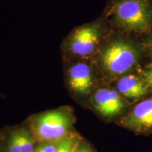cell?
Listing matches in <instances>:
<instances>
[{
	"label": "cell",
	"instance_id": "6da1fadb",
	"mask_svg": "<svg viewBox=\"0 0 152 152\" xmlns=\"http://www.w3.org/2000/svg\"><path fill=\"white\" fill-rule=\"evenodd\" d=\"M147 57L142 37L111 29L92 61L103 83L107 84L136 72Z\"/></svg>",
	"mask_w": 152,
	"mask_h": 152
},
{
	"label": "cell",
	"instance_id": "7a4b0ae2",
	"mask_svg": "<svg viewBox=\"0 0 152 152\" xmlns=\"http://www.w3.org/2000/svg\"><path fill=\"white\" fill-rule=\"evenodd\" d=\"M102 14L114 31L143 37L152 30V0H109Z\"/></svg>",
	"mask_w": 152,
	"mask_h": 152
},
{
	"label": "cell",
	"instance_id": "3957f363",
	"mask_svg": "<svg viewBox=\"0 0 152 152\" xmlns=\"http://www.w3.org/2000/svg\"><path fill=\"white\" fill-rule=\"evenodd\" d=\"M110 30L103 14L94 20L73 28L61 45L64 62L92 60Z\"/></svg>",
	"mask_w": 152,
	"mask_h": 152
},
{
	"label": "cell",
	"instance_id": "277c9868",
	"mask_svg": "<svg viewBox=\"0 0 152 152\" xmlns=\"http://www.w3.org/2000/svg\"><path fill=\"white\" fill-rule=\"evenodd\" d=\"M73 118L66 108L44 112L31 120L30 130L37 142H57L71 134Z\"/></svg>",
	"mask_w": 152,
	"mask_h": 152
},
{
	"label": "cell",
	"instance_id": "5b68a950",
	"mask_svg": "<svg viewBox=\"0 0 152 152\" xmlns=\"http://www.w3.org/2000/svg\"><path fill=\"white\" fill-rule=\"evenodd\" d=\"M66 64V85L74 96H90L100 85L103 84L92 60L74 61Z\"/></svg>",
	"mask_w": 152,
	"mask_h": 152
},
{
	"label": "cell",
	"instance_id": "8992f818",
	"mask_svg": "<svg viewBox=\"0 0 152 152\" xmlns=\"http://www.w3.org/2000/svg\"><path fill=\"white\" fill-rule=\"evenodd\" d=\"M92 107L101 116L111 119L119 116L130 106L124 99L113 87L105 83L100 85L90 96Z\"/></svg>",
	"mask_w": 152,
	"mask_h": 152
},
{
	"label": "cell",
	"instance_id": "52a82bcc",
	"mask_svg": "<svg viewBox=\"0 0 152 152\" xmlns=\"http://www.w3.org/2000/svg\"><path fill=\"white\" fill-rule=\"evenodd\" d=\"M118 124L137 134H152V96L139 101L119 120Z\"/></svg>",
	"mask_w": 152,
	"mask_h": 152
},
{
	"label": "cell",
	"instance_id": "ba28073f",
	"mask_svg": "<svg viewBox=\"0 0 152 152\" xmlns=\"http://www.w3.org/2000/svg\"><path fill=\"white\" fill-rule=\"evenodd\" d=\"M114 88L128 102H137L152 95L136 72L125 75L113 82Z\"/></svg>",
	"mask_w": 152,
	"mask_h": 152
},
{
	"label": "cell",
	"instance_id": "9c48e42d",
	"mask_svg": "<svg viewBox=\"0 0 152 152\" xmlns=\"http://www.w3.org/2000/svg\"><path fill=\"white\" fill-rule=\"evenodd\" d=\"M3 140L4 152H33L37 142L30 130L24 127L9 130Z\"/></svg>",
	"mask_w": 152,
	"mask_h": 152
},
{
	"label": "cell",
	"instance_id": "30bf717a",
	"mask_svg": "<svg viewBox=\"0 0 152 152\" xmlns=\"http://www.w3.org/2000/svg\"><path fill=\"white\" fill-rule=\"evenodd\" d=\"M81 140L77 134H71L57 142L56 152H74Z\"/></svg>",
	"mask_w": 152,
	"mask_h": 152
},
{
	"label": "cell",
	"instance_id": "8fae6325",
	"mask_svg": "<svg viewBox=\"0 0 152 152\" xmlns=\"http://www.w3.org/2000/svg\"><path fill=\"white\" fill-rule=\"evenodd\" d=\"M147 64H142L136 71V73L143 80L152 94V56Z\"/></svg>",
	"mask_w": 152,
	"mask_h": 152
},
{
	"label": "cell",
	"instance_id": "7c38bea8",
	"mask_svg": "<svg viewBox=\"0 0 152 152\" xmlns=\"http://www.w3.org/2000/svg\"><path fill=\"white\" fill-rule=\"evenodd\" d=\"M57 142H45L36 147L33 152H56Z\"/></svg>",
	"mask_w": 152,
	"mask_h": 152
},
{
	"label": "cell",
	"instance_id": "4fadbf2b",
	"mask_svg": "<svg viewBox=\"0 0 152 152\" xmlns=\"http://www.w3.org/2000/svg\"><path fill=\"white\" fill-rule=\"evenodd\" d=\"M142 39L147 50L148 57L152 56V30L147 35L142 37Z\"/></svg>",
	"mask_w": 152,
	"mask_h": 152
},
{
	"label": "cell",
	"instance_id": "5bb4252c",
	"mask_svg": "<svg viewBox=\"0 0 152 152\" xmlns=\"http://www.w3.org/2000/svg\"><path fill=\"white\" fill-rule=\"evenodd\" d=\"M74 152H94V150L88 144L82 143L80 142Z\"/></svg>",
	"mask_w": 152,
	"mask_h": 152
},
{
	"label": "cell",
	"instance_id": "9a60e30c",
	"mask_svg": "<svg viewBox=\"0 0 152 152\" xmlns=\"http://www.w3.org/2000/svg\"><path fill=\"white\" fill-rule=\"evenodd\" d=\"M3 139H4V134H3V133L0 131V149H1V145H2Z\"/></svg>",
	"mask_w": 152,
	"mask_h": 152
}]
</instances>
